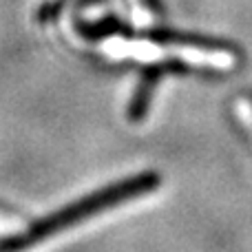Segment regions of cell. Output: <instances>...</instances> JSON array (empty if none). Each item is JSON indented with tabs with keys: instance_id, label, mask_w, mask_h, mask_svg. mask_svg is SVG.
<instances>
[{
	"instance_id": "6da1fadb",
	"label": "cell",
	"mask_w": 252,
	"mask_h": 252,
	"mask_svg": "<svg viewBox=\"0 0 252 252\" xmlns=\"http://www.w3.org/2000/svg\"><path fill=\"white\" fill-rule=\"evenodd\" d=\"M159 175L142 173L130 179H124V182H115L106 188H100L93 195L82 197V199L56 210L53 215L38 219L27 230L7 237V239H0V252H29L42 241L53 239L56 235L71 230L73 226H80L82 221H89V219L97 217V215L115 208V206L135 199V197L148 195L159 186Z\"/></svg>"
},
{
	"instance_id": "7a4b0ae2",
	"label": "cell",
	"mask_w": 252,
	"mask_h": 252,
	"mask_svg": "<svg viewBox=\"0 0 252 252\" xmlns=\"http://www.w3.org/2000/svg\"><path fill=\"white\" fill-rule=\"evenodd\" d=\"M102 51L113 58H137V60H159L166 56H179L188 62L204 66H217L226 69L232 66L235 58L226 51H206V49H192V47H159V44L148 42H130V40H109L102 44Z\"/></svg>"
},
{
	"instance_id": "3957f363",
	"label": "cell",
	"mask_w": 252,
	"mask_h": 252,
	"mask_svg": "<svg viewBox=\"0 0 252 252\" xmlns=\"http://www.w3.org/2000/svg\"><path fill=\"white\" fill-rule=\"evenodd\" d=\"M20 223V215L16 213L13 208L0 204V230H7V228H13Z\"/></svg>"
},
{
	"instance_id": "277c9868",
	"label": "cell",
	"mask_w": 252,
	"mask_h": 252,
	"mask_svg": "<svg viewBox=\"0 0 252 252\" xmlns=\"http://www.w3.org/2000/svg\"><path fill=\"white\" fill-rule=\"evenodd\" d=\"M239 113L241 115H248V118L252 120V102L250 100H241L239 102Z\"/></svg>"
}]
</instances>
